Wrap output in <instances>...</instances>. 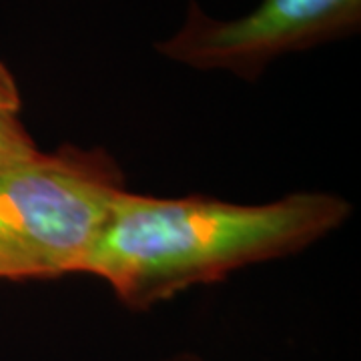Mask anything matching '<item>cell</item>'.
Wrapping results in <instances>:
<instances>
[{
  "mask_svg": "<svg viewBox=\"0 0 361 361\" xmlns=\"http://www.w3.org/2000/svg\"><path fill=\"white\" fill-rule=\"evenodd\" d=\"M151 361H207L205 357L197 355V353H191V351H180V353H173V355H167V357H159V360Z\"/></svg>",
  "mask_w": 361,
  "mask_h": 361,
  "instance_id": "obj_6",
  "label": "cell"
},
{
  "mask_svg": "<svg viewBox=\"0 0 361 361\" xmlns=\"http://www.w3.org/2000/svg\"><path fill=\"white\" fill-rule=\"evenodd\" d=\"M361 0H261L237 18H215L191 0L183 25L155 51L173 63L255 82L277 59L360 32Z\"/></svg>",
  "mask_w": 361,
  "mask_h": 361,
  "instance_id": "obj_3",
  "label": "cell"
},
{
  "mask_svg": "<svg viewBox=\"0 0 361 361\" xmlns=\"http://www.w3.org/2000/svg\"><path fill=\"white\" fill-rule=\"evenodd\" d=\"M20 90L8 66L0 61V115H18Z\"/></svg>",
  "mask_w": 361,
  "mask_h": 361,
  "instance_id": "obj_5",
  "label": "cell"
},
{
  "mask_svg": "<svg viewBox=\"0 0 361 361\" xmlns=\"http://www.w3.org/2000/svg\"><path fill=\"white\" fill-rule=\"evenodd\" d=\"M127 180L101 147L61 145L0 165V279L82 273Z\"/></svg>",
  "mask_w": 361,
  "mask_h": 361,
  "instance_id": "obj_2",
  "label": "cell"
},
{
  "mask_svg": "<svg viewBox=\"0 0 361 361\" xmlns=\"http://www.w3.org/2000/svg\"><path fill=\"white\" fill-rule=\"evenodd\" d=\"M39 151L18 115H0V165L35 155Z\"/></svg>",
  "mask_w": 361,
  "mask_h": 361,
  "instance_id": "obj_4",
  "label": "cell"
},
{
  "mask_svg": "<svg viewBox=\"0 0 361 361\" xmlns=\"http://www.w3.org/2000/svg\"><path fill=\"white\" fill-rule=\"evenodd\" d=\"M334 193H291L241 205L215 197H153L123 191L97 235L82 273L141 311L229 273L301 253L349 219Z\"/></svg>",
  "mask_w": 361,
  "mask_h": 361,
  "instance_id": "obj_1",
  "label": "cell"
}]
</instances>
